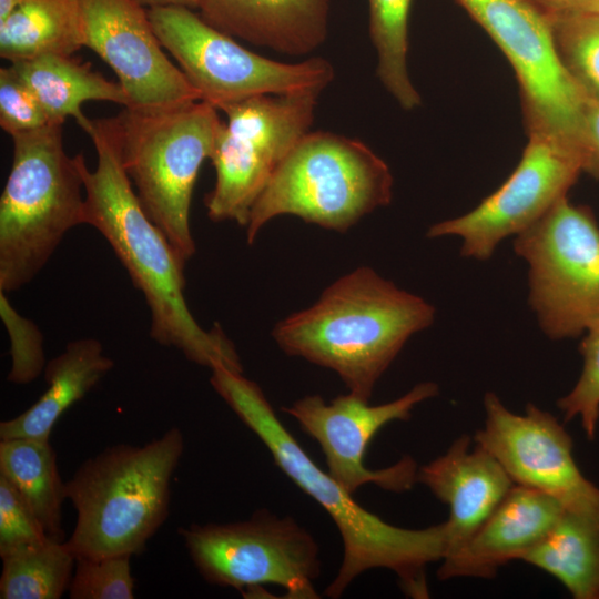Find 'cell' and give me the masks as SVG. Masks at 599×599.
Masks as SVG:
<instances>
[{"label":"cell","mask_w":599,"mask_h":599,"mask_svg":"<svg viewBox=\"0 0 599 599\" xmlns=\"http://www.w3.org/2000/svg\"><path fill=\"white\" fill-rule=\"evenodd\" d=\"M98 163L81 160L84 224L97 229L113 248L151 312V337L175 347L199 365L242 372L232 342L219 326L207 332L191 314L184 296L185 260L142 207L122 160L118 118L90 119L83 130Z\"/></svg>","instance_id":"obj_1"},{"label":"cell","mask_w":599,"mask_h":599,"mask_svg":"<svg viewBox=\"0 0 599 599\" xmlns=\"http://www.w3.org/2000/svg\"><path fill=\"white\" fill-rule=\"evenodd\" d=\"M210 383L237 417L262 440L280 469L331 516L343 541L338 572L327 587L338 598L359 575L385 568L413 598H428L426 567L441 560L447 530L441 522L425 529L390 525L357 504L328 471L322 470L284 427L260 386L224 366L211 369Z\"/></svg>","instance_id":"obj_2"},{"label":"cell","mask_w":599,"mask_h":599,"mask_svg":"<svg viewBox=\"0 0 599 599\" xmlns=\"http://www.w3.org/2000/svg\"><path fill=\"white\" fill-rule=\"evenodd\" d=\"M434 319L435 308L424 298L359 266L315 304L280 321L272 336L284 353L334 370L351 394L369 402L406 342Z\"/></svg>","instance_id":"obj_3"},{"label":"cell","mask_w":599,"mask_h":599,"mask_svg":"<svg viewBox=\"0 0 599 599\" xmlns=\"http://www.w3.org/2000/svg\"><path fill=\"white\" fill-rule=\"evenodd\" d=\"M184 436L171 427L142 446L116 444L84 460L65 483L77 512L67 545L75 558L144 551L169 515Z\"/></svg>","instance_id":"obj_4"},{"label":"cell","mask_w":599,"mask_h":599,"mask_svg":"<svg viewBox=\"0 0 599 599\" xmlns=\"http://www.w3.org/2000/svg\"><path fill=\"white\" fill-rule=\"evenodd\" d=\"M0 197V291L31 282L64 235L84 224L82 154L69 156L62 124L14 134Z\"/></svg>","instance_id":"obj_5"},{"label":"cell","mask_w":599,"mask_h":599,"mask_svg":"<svg viewBox=\"0 0 599 599\" xmlns=\"http://www.w3.org/2000/svg\"><path fill=\"white\" fill-rule=\"evenodd\" d=\"M392 195L389 166L368 145L328 131H309L254 203L245 226L246 240L253 244L262 227L280 215H294L343 233L388 205Z\"/></svg>","instance_id":"obj_6"},{"label":"cell","mask_w":599,"mask_h":599,"mask_svg":"<svg viewBox=\"0 0 599 599\" xmlns=\"http://www.w3.org/2000/svg\"><path fill=\"white\" fill-rule=\"evenodd\" d=\"M203 101L163 110L125 109L116 118L122 160L148 216L187 261L195 253L190 213L194 185L222 121Z\"/></svg>","instance_id":"obj_7"},{"label":"cell","mask_w":599,"mask_h":599,"mask_svg":"<svg viewBox=\"0 0 599 599\" xmlns=\"http://www.w3.org/2000/svg\"><path fill=\"white\" fill-rule=\"evenodd\" d=\"M148 13L200 101L217 110L258 95L321 93L335 77L332 63L321 57L286 63L260 55L190 8L155 7Z\"/></svg>","instance_id":"obj_8"},{"label":"cell","mask_w":599,"mask_h":599,"mask_svg":"<svg viewBox=\"0 0 599 599\" xmlns=\"http://www.w3.org/2000/svg\"><path fill=\"white\" fill-rule=\"evenodd\" d=\"M528 264V301L552 339L575 338L599 324V225L568 196L515 236Z\"/></svg>","instance_id":"obj_9"},{"label":"cell","mask_w":599,"mask_h":599,"mask_svg":"<svg viewBox=\"0 0 599 599\" xmlns=\"http://www.w3.org/2000/svg\"><path fill=\"white\" fill-rule=\"evenodd\" d=\"M192 562L211 585L237 589L245 598L282 587L284 598L315 599L321 572L319 549L293 518L266 510L248 520L191 524L179 529Z\"/></svg>","instance_id":"obj_10"},{"label":"cell","mask_w":599,"mask_h":599,"mask_svg":"<svg viewBox=\"0 0 599 599\" xmlns=\"http://www.w3.org/2000/svg\"><path fill=\"white\" fill-rule=\"evenodd\" d=\"M321 93L253 97L222 111L211 161L215 183L204 199L214 222L246 226L257 197L293 148L309 132Z\"/></svg>","instance_id":"obj_11"},{"label":"cell","mask_w":599,"mask_h":599,"mask_svg":"<svg viewBox=\"0 0 599 599\" xmlns=\"http://www.w3.org/2000/svg\"><path fill=\"white\" fill-rule=\"evenodd\" d=\"M491 38L519 83L528 135L554 138L580 158L590 97L564 67L546 14L530 0H454Z\"/></svg>","instance_id":"obj_12"},{"label":"cell","mask_w":599,"mask_h":599,"mask_svg":"<svg viewBox=\"0 0 599 599\" xmlns=\"http://www.w3.org/2000/svg\"><path fill=\"white\" fill-rule=\"evenodd\" d=\"M528 136L518 165L495 192L466 214L435 223L427 236H457L463 256L485 261L504 238L518 235L566 197L583 172L579 155L554 138Z\"/></svg>","instance_id":"obj_13"},{"label":"cell","mask_w":599,"mask_h":599,"mask_svg":"<svg viewBox=\"0 0 599 599\" xmlns=\"http://www.w3.org/2000/svg\"><path fill=\"white\" fill-rule=\"evenodd\" d=\"M438 394L433 382H423L392 402L369 405L348 393L326 403L308 395L283 410L321 446L329 475L354 494L365 484L392 491H405L417 481V465L405 456L394 465L373 470L364 465L366 448L377 432L393 420H406L413 408Z\"/></svg>","instance_id":"obj_14"},{"label":"cell","mask_w":599,"mask_h":599,"mask_svg":"<svg viewBox=\"0 0 599 599\" xmlns=\"http://www.w3.org/2000/svg\"><path fill=\"white\" fill-rule=\"evenodd\" d=\"M79 6L83 47L113 70L129 100L125 109L159 112L200 101L138 0H79Z\"/></svg>","instance_id":"obj_15"},{"label":"cell","mask_w":599,"mask_h":599,"mask_svg":"<svg viewBox=\"0 0 599 599\" xmlns=\"http://www.w3.org/2000/svg\"><path fill=\"white\" fill-rule=\"evenodd\" d=\"M485 424L474 440L493 455L515 485L542 491L566 509H599V488L572 456V439L558 419L534 404L510 412L494 393L484 399Z\"/></svg>","instance_id":"obj_16"},{"label":"cell","mask_w":599,"mask_h":599,"mask_svg":"<svg viewBox=\"0 0 599 599\" xmlns=\"http://www.w3.org/2000/svg\"><path fill=\"white\" fill-rule=\"evenodd\" d=\"M564 510L554 497L514 485L474 535L441 559L438 578L495 577L501 566L521 560L542 541Z\"/></svg>","instance_id":"obj_17"},{"label":"cell","mask_w":599,"mask_h":599,"mask_svg":"<svg viewBox=\"0 0 599 599\" xmlns=\"http://www.w3.org/2000/svg\"><path fill=\"white\" fill-rule=\"evenodd\" d=\"M470 443L469 436H460L417 473V481L449 508L444 557L474 535L515 485L493 455L476 443L470 448Z\"/></svg>","instance_id":"obj_18"},{"label":"cell","mask_w":599,"mask_h":599,"mask_svg":"<svg viewBox=\"0 0 599 599\" xmlns=\"http://www.w3.org/2000/svg\"><path fill=\"white\" fill-rule=\"evenodd\" d=\"M331 0H201V17L217 30L253 45L306 55L328 32Z\"/></svg>","instance_id":"obj_19"},{"label":"cell","mask_w":599,"mask_h":599,"mask_svg":"<svg viewBox=\"0 0 599 599\" xmlns=\"http://www.w3.org/2000/svg\"><path fill=\"white\" fill-rule=\"evenodd\" d=\"M114 366L95 338H80L49 361L48 385L40 398L20 415L0 423V439L50 440L51 432L74 403L83 398Z\"/></svg>","instance_id":"obj_20"},{"label":"cell","mask_w":599,"mask_h":599,"mask_svg":"<svg viewBox=\"0 0 599 599\" xmlns=\"http://www.w3.org/2000/svg\"><path fill=\"white\" fill-rule=\"evenodd\" d=\"M11 65L38 99L50 124H63L72 116L84 130L90 119L81 106L88 101L129 105L119 82L108 80L72 55L45 54Z\"/></svg>","instance_id":"obj_21"},{"label":"cell","mask_w":599,"mask_h":599,"mask_svg":"<svg viewBox=\"0 0 599 599\" xmlns=\"http://www.w3.org/2000/svg\"><path fill=\"white\" fill-rule=\"evenodd\" d=\"M521 560L556 578L575 599H599V509L565 508Z\"/></svg>","instance_id":"obj_22"},{"label":"cell","mask_w":599,"mask_h":599,"mask_svg":"<svg viewBox=\"0 0 599 599\" xmlns=\"http://www.w3.org/2000/svg\"><path fill=\"white\" fill-rule=\"evenodd\" d=\"M83 47L79 0H24L0 23V57L10 63Z\"/></svg>","instance_id":"obj_23"},{"label":"cell","mask_w":599,"mask_h":599,"mask_svg":"<svg viewBox=\"0 0 599 599\" xmlns=\"http://www.w3.org/2000/svg\"><path fill=\"white\" fill-rule=\"evenodd\" d=\"M0 475L21 495L47 535L64 541L62 504L67 499L50 440L1 439Z\"/></svg>","instance_id":"obj_24"},{"label":"cell","mask_w":599,"mask_h":599,"mask_svg":"<svg viewBox=\"0 0 599 599\" xmlns=\"http://www.w3.org/2000/svg\"><path fill=\"white\" fill-rule=\"evenodd\" d=\"M369 35L377 54L376 74L406 111L422 103L407 67L408 18L413 0H367Z\"/></svg>","instance_id":"obj_25"},{"label":"cell","mask_w":599,"mask_h":599,"mask_svg":"<svg viewBox=\"0 0 599 599\" xmlns=\"http://www.w3.org/2000/svg\"><path fill=\"white\" fill-rule=\"evenodd\" d=\"M1 559V599H59L69 589L75 565L65 540L52 539Z\"/></svg>","instance_id":"obj_26"},{"label":"cell","mask_w":599,"mask_h":599,"mask_svg":"<svg viewBox=\"0 0 599 599\" xmlns=\"http://www.w3.org/2000/svg\"><path fill=\"white\" fill-rule=\"evenodd\" d=\"M546 17L564 67L589 95L599 98V13L566 11Z\"/></svg>","instance_id":"obj_27"},{"label":"cell","mask_w":599,"mask_h":599,"mask_svg":"<svg viewBox=\"0 0 599 599\" xmlns=\"http://www.w3.org/2000/svg\"><path fill=\"white\" fill-rule=\"evenodd\" d=\"M132 556L75 558L69 585L71 599H133L134 579L131 573Z\"/></svg>","instance_id":"obj_28"},{"label":"cell","mask_w":599,"mask_h":599,"mask_svg":"<svg viewBox=\"0 0 599 599\" xmlns=\"http://www.w3.org/2000/svg\"><path fill=\"white\" fill-rule=\"evenodd\" d=\"M579 352L582 369L572 389L557 405L565 420L579 418L589 440H593L599 420V324L582 335Z\"/></svg>","instance_id":"obj_29"},{"label":"cell","mask_w":599,"mask_h":599,"mask_svg":"<svg viewBox=\"0 0 599 599\" xmlns=\"http://www.w3.org/2000/svg\"><path fill=\"white\" fill-rule=\"evenodd\" d=\"M0 316L10 339L11 367L7 380L24 385L33 382L45 368L43 335L40 328L23 317L0 291Z\"/></svg>","instance_id":"obj_30"},{"label":"cell","mask_w":599,"mask_h":599,"mask_svg":"<svg viewBox=\"0 0 599 599\" xmlns=\"http://www.w3.org/2000/svg\"><path fill=\"white\" fill-rule=\"evenodd\" d=\"M49 540L51 538L28 504L0 475V557L3 558Z\"/></svg>","instance_id":"obj_31"},{"label":"cell","mask_w":599,"mask_h":599,"mask_svg":"<svg viewBox=\"0 0 599 599\" xmlns=\"http://www.w3.org/2000/svg\"><path fill=\"white\" fill-rule=\"evenodd\" d=\"M50 124L38 99L13 67L0 69V125L10 136Z\"/></svg>","instance_id":"obj_32"},{"label":"cell","mask_w":599,"mask_h":599,"mask_svg":"<svg viewBox=\"0 0 599 599\" xmlns=\"http://www.w3.org/2000/svg\"><path fill=\"white\" fill-rule=\"evenodd\" d=\"M580 159L582 171L599 179V98L591 95L582 115Z\"/></svg>","instance_id":"obj_33"},{"label":"cell","mask_w":599,"mask_h":599,"mask_svg":"<svg viewBox=\"0 0 599 599\" xmlns=\"http://www.w3.org/2000/svg\"><path fill=\"white\" fill-rule=\"evenodd\" d=\"M545 14L573 11L591 0H530Z\"/></svg>","instance_id":"obj_34"},{"label":"cell","mask_w":599,"mask_h":599,"mask_svg":"<svg viewBox=\"0 0 599 599\" xmlns=\"http://www.w3.org/2000/svg\"><path fill=\"white\" fill-rule=\"evenodd\" d=\"M144 7L155 8V7H167V6H179L186 7L190 9L199 8L201 0H138Z\"/></svg>","instance_id":"obj_35"},{"label":"cell","mask_w":599,"mask_h":599,"mask_svg":"<svg viewBox=\"0 0 599 599\" xmlns=\"http://www.w3.org/2000/svg\"><path fill=\"white\" fill-rule=\"evenodd\" d=\"M24 0H0V23L6 21Z\"/></svg>","instance_id":"obj_36"},{"label":"cell","mask_w":599,"mask_h":599,"mask_svg":"<svg viewBox=\"0 0 599 599\" xmlns=\"http://www.w3.org/2000/svg\"><path fill=\"white\" fill-rule=\"evenodd\" d=\"M573 11H586V12L599 13V0H591Z\"/></svg>","instance_id":"obj_37"}]
</instances>
